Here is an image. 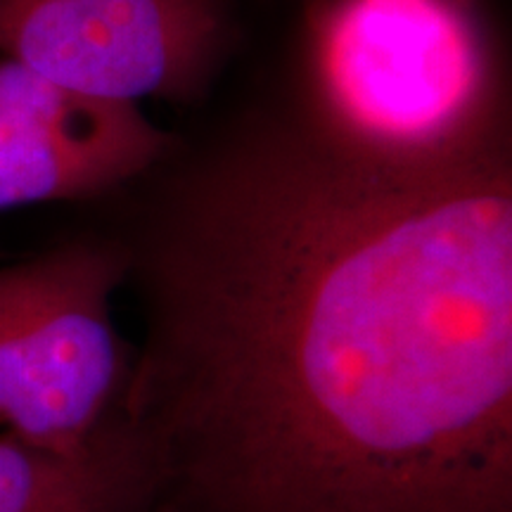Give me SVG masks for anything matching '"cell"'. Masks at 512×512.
<instances>
[{
    "label": "cell",
    "instance_id": "obj_1",
    "mask_svg": "<svg viewBox=\"0 0 512 512\" xmlns=\"http://www.w3.org/2000/svg\"><path fill=\"white\" fill-rule=\"evenodd\" d=\"M131 188L124 512H512L510 136L392 157L297 95Z\"/></svg>",
    "mask_w": 512,
    "mask_h": 512
},
{
    "label": "cell",
    "instance_id": "obj_2",
    "mask_svg": "<svg viewBox=\"0 0 512 512\" xmlns=\"http://www.w3.org/2000/svg\"><path fill=\"white\" fill-rule=\"evenodd\" d=\"M304 93L342 136L441 157L510 136L482 0H306Z\"/></svg>",
    "mask_w": 512,
    "mask_h": 512
},
{
    "label": "cell",
    "instance_id": "obj_3",
    "mask_svg": "<svg viewBox=\"0 0 512 512\" xmlns=\"http://www.w3.org/2000/svg\"><path fill=\"white\" fill-rule=\"evenodd\" d=\"M126 283L114 238H79L0 268V425L24 444L83 456L128 375L112 299Z\"/></svg>",
    "mask_w": 512,
    "mask_h": 512
},
{
    "label": "cell",
    "instance_id": "obj_4",
    "mask_svg": "<svg viewBox=\"0 0 512 512\" xmlns=\"http://www.w3.org/2000/svg\"><path fill=\"white\" fill-rule=\"evenodd\" d=\"M233 38V0H0V57L107 100H200Z\"/></svg>",
    "mask_w": 512,
    "mask_h": 512
},
{
    "label": "cell",
    "instance_id": "obj_5",
    "mask_svg": "<svg viewBox=\"0 0 512 512\" xmlns=\"http://www.w3.org/2000/svg\"><path fill=\"white\" fill-rule=\"evenodd\" d=\"M176 143L138 102L76 93L0 57V211L121 192Z\"/></svg>",
    "mask_w": 512,
    "mask_h": 512
},
{
    "label": "cell",
    "instance_id": "obj_6",
    "mask_svg": "<svg viewBox=\"0 0 512 512\" xmlns=\"http://www.w3.org/2000/svg\"><path fill=\"white\" fill-rule=\"evenodd\" d=\"M124 465L110 432L83 456L0 439V512H121Z\"/></svg>",
    "mask_w": 512,
    "mask_h": 512
}]
</instances>
